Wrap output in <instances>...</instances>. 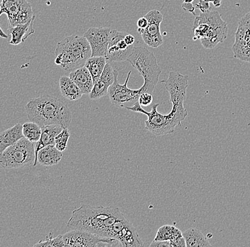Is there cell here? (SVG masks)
Here are the masks:
<instances>
[{"mask_svg":"<svg viewBox=\"0 0 250 247\" xmlns=\"http://www.w3.org/2000/svg\"><path fill=\"white\" fill-rule=\"evenodd\" d=\"M70 229L88 231L103 237L116 239L123 244L134 229L117 207H91L82 204L74 209L66 224Z\"/></svg>","mask_w":250,"mask_h":247,"instance_id":"6da1fadb","label":"cell"},{"mask_svg":"<svg viewBox=\"0 0 250 247\" xmlns=\"http://www.w3.org/2000/svg\"><path fill=\"white\" fill-rule=\"evenodd\" d=\"M25 111L29 120L41 127L57 125L68 128L72 120V112L68 106L54 96L33 98L25 106Z\"/></svg>","mask_w":250,"mask_h":247,"instance_id":"7a4b0ae2","label":"cell"},{"mask_svg":"<svg viewBox=\"0 0 250 247\" xmlns=\"http://www.w3.org/2000/svg\"><path fill=\"white\" fill-rule=\"evenodd\" d=\"M159 104H153L151 111L146 112L141 106L139 101L126 109L132 112H141L147 116L145 120V128L147 131L156 136H162L173 134L175 128L181 126V122L186 119L188 115L187 109L184 105H172L171 112L162 115L158 112Z\"/></svg>","mask_w":250,"mask_h":247,"instance_id":"3957f363","label":"cell"},{"mask_svg":"<svg viewBox=\"0 0 250 247\" xmlns=\"http://www.w3.org/2000/svg\"><path fill=\"white\" fill-rule=\"evenodd\" d=\"M55 63L66 71H74L85 67L91 57V47L85 37L70 36L63 39L56 46Z\"/></svg>","mask_w":250,"mask_h":247,"instance_id":"277c9868","label":"cell"},{"mask_svg":"<svg viewBox=\"0 0 250 247\" xmlns=\"http://www.w3.org/2000/svg\"><path fill=\"white\" fill-rule=\"evenodd\" d=\"M228 24L217 11L201 13L193 23V40H200L203 47L213 48L228 37Z\"/></svg>","mask_w":250,"mask_h":247,"instance_id":"5b68a950","label":"cell"},{"mask_svg":"<svg viewBox=\"0 0 250 247\" xmlns=\"http://www.w3.org/2000/svg\"><path fill=\"white\" fill-rule=\"evenodd\" d=\"M126 61L139 71L145 80L142 87L143 93L152 94L162 73V68L157 63L156 56L146 48L134 46Z\"/></svg>","mask_w":250,"mask_h":247,"instance_id":"8992f818","label":"cell"},{"mask_svg":"<svg viewBox=\"0 0 250 247\" xmlns=\"http://www.w3.org/2000/svg\"><path fill=\"white\" fill-rule=\"evenodd\" d=\"M35 145L23 137L0 155V166L22 168L33 165L35 160Z\"/></svg>","mask_w":250,"mask_h":247,"instance_id":"52a82bcc","label":"cell"},{"mask_svg":"<svg viewBox=\"0 0 250 247\" xmlns=\"http://www.w3.org/2000/svg\"><path fill=\"white\" fill-rule=\"evenodd\" d=\"M62 239L66 247H122L120 242L116 239L76 229H70L62 234Z\"/></svg>","mask_w":250,"mask_h":247,"instance_id":"ba28073f","label":"cell"},{"mask_svg":"<svg viewBox=\"0 0 250 247\" xmlns=\"http://www.w3.org/2000/svg\"><path fill=\"white\" fill-rule=\"evenodd\" d=\"M114 72H115V81L109 87L108 95H107L110 100L111 104L117 108L126 109L127 107H130V105L133 106L138 101L140 95L143 93V90L142 87L134 90L127 87L132 71H129L128 73L124 84H120L119 83L118 72L117 70H114Z\"/></svg>","mask_w":250,"mask_h":247,"instance_id":"9c48e42d","label":"cell"},{"mask_svg":"<svg viewBox=\"0 0 250 247\" xmlns=\"http://www.w3.org/2000/svg\"><path fill=\"white\" fill-rule=\"evenodd\" d=\"M6 14L9 26L24 24L34 17L32 7L27 0H1L0 16Z\"/></svg>","mask_w":250,"mask_h":247,"instance_id":"30bf717a","label":"cell"},{"mask_svg":"<svg viewBox=\"0 0 250 247\" xmlns=\"http://www.w3.org/2000/svg\"><path fill=\"white\" fill-rule=\"evenodd\" d=\"M232 49L235 59L250 63V12L238 22Z\"/></svg>","mask_w":250,"mask_h":247,"instance_id":"8fae6325","label":"cell"},{"mask_svg":"<svg viewBox=\"0 0 250 247\" xmlns=\"http://www.w3.org/2000/svg\"><path fill=\"white\" fill-rule=\"evenodd\" d=\"M145 17L147 19L148 25L145 29H137V32L142 36V40L148 46L158 48L164 43V39L161 34L160 25L163 21V15L158 10L148 12Z\"/></svg>","mask_w":250,"mask_h":247,"instance_id":"7c38bea8","label":"cell"},{"mask_svg":"<svg viewBox=\"0 0 250 247\" xmlns=\"http://www.w3.org/2000/svg\"><path fill=\"white\" fill-rule=\"evenodd\" d=\"M126 35L125 32L111 30L106 59L114 62L126 61L132 54L134 46H129L125 42L124 39Z\"/></svg>","mask_w":250,"mask_h":247,"instance_id":"4fadbf2b","label":"cell"},{"mask_svg":"<svg viewBox=\"0 0 250 247\" xmlns=\"http://www.w3.org/2000/svg\"><path fill=\"white\" fill-rule=\"evenodd\" d=\"M108 27H91L84 34L91 47V56H104L106 58L108 48L109 34Z\"/></svg>","mask_w":250,"mask_h":247,"instance_id":"5bb4252c","label":"cell"},{"mask_svg":"<svg viewBox=\"0 0 250 247\" xmlns=\"http://www.w3.org/2000/svg\"><path fill=\"white\" fill-rule=\"evenodd\" d=\"M166 89L169 93L170 102L184 103L187 98L188 76L176 71H170L167 81H164Z\"/></svg>","mask_w":250,"mask_h":247,"instance_id":"9a60e30c","label":"cell"},{"mask_svg":"<svg viewBox=\"0 0 250 247\" xmlns=\"http://www.w3.org/2000/svg\"><path fill=\"white\" fill-rule=\"evenodd\" d=\"M110 64H106L104 71L98 81L94 84L89 96L91 100L100 99L108 95L109 87L115 81V72Z\"/></svg>","mask_w":250,"mask_h":247,"instance_id":"2e32d148","label":"cell"},{"mask_svg":"<svg viewBox=\"0 0 250 247\" xmlns=\"http://www.w3.org/2000/svg\"><path fill=\"white\" fill-rule=\"evenodd\" d=\"M35 18V15H34L29 22L24 24L9 26L7 35L11 36V40L9 41L10 45H15V46L20 45L35 32L33 27Z\"/></svg>","mask_w":250,"mask_h":247,"instance_id":"e0dca14e","label":"cell"},{"mask_svg":"<svg viewBox=\"0 0 250 247\" xmlns=\"http://www.w3.org/2000/svg\"><path fill=\"white\" fill-rule=\"evenodd\" d=\"M62 157V152L58 150L55 145H48L39 151L33 167L37 166L38 163L44 167L54 166L61 162Z\"/></svg>","mask_w":250,"mask_h":247,"instance_id":"ac0fdd59","label":"cell"},{"mask_svg":"<svg viewBox=\"0 0 250 247\" xmlns=\"http://www.w3.org/2000/svg\"><path fill=\"white\" fill-rule=\"evenodd\" d=\"M69 77L79 87L83 94H90L93 88L94 81L90 71L85 67L70 72Z\"/></svg>","mask_w":250,"mask_h":247,"instance_id":"d6986e66","label":"cell"},{"mask_svg":"<svg viewBox=\"0 0 250 247\" xmlns=\"http://www.w3.org/2000/svg\"><path fill=\"white\" fill-rule=\"evenodd\" d=\"M62 126L51 125L42 127V135L35 145V160L39 151L48 145H55V138L62 132ZM34 160V161H35Z\"/></svg>","mask_w":250,"mask_h":247,"instance_id":"ffe728a7","label":"cell"},{"mask_svg":"<svg viewBox=\"0 0 250 247\" xmlns=\"http://www.w3.org/2000/svg\"><path fill=\"white\" fill-rule=\"evenodd\" d=\"M22 125L17 123L13 127L0 133V155L9 147L22 138Z\"/></svg>","mask_w":250,"mask_h":247,"instance_id":"44dd1931","label":"cell"},{"mask_svg":"<svg viewBox=\"0 0 250 247\" xmlns=\"http://www.w3.org/2000/svg\"><path fill=\"white\" fill-rule=\"evenodd\" d=\"M59 87L62 96L69 101H78L83 95L79 87L69 76H63L61 77Z\"/></svg>","mask_w":250,"mask_h":247,"instance_id":"7402d4cb","label":"cell"},{"mask_svg":"<svg viewBox=\"0 0 250 247\" xmlns=\"http://www.w3.org/2000/svg\"><path fill=\"white\" fill-rule=\"evenodd\" d=\"M187 244V247H211V244L203 233L195 228H190L183 232Z\"/></svg>","mask_w":250,"mask_h":247,"instance_id":"603a6c76","label":"cell"},{"mask_svg":"<svg viewBox=\"0 0 250 247\" xmlns=\"http://www.w3.org/2000/svg\"><path fill=\"white\" fill-rule=\"evenodd\" d=\"M106 58L104 56H91L87 59L85 67L93 77L94 84L98 81L106 66Z\"/></svg>","mask_w":250,"mask_h":247,"instance_id":"cb8c5ba5","label":"cell"},{"mask_svg":"<svg viewBox=\"0 0 250 247\" xmlns=\"http://www.w3.org/2000/svg\"><path fill=\"white\" fill-rule=\"evenodd\" d=\"M183 237V233L176 226L164 225L158 229L154 241H171Z\"/></svg>","mask_w":250,"mask_h":247,"instance_id":"d4e9b609","label":"cell"},{"mask_svg":"<svg viewBox=\"0 0 250 247\" xmlns=\"http://www.w3.org/2000/svg\"><path fill=\"white\" fill-rule=\"evenodd\" d=\"M23 137L32 143H37L42 135V127L34 122H29L22 125Z\"/></svg>","mask_w":250,"mask_h":247,"instance_id":"484cf974","label":"cell"},{"mask_svg":"<svg viewBox=\"0 0 250 247\" xmlns=\"http://www.w3.org/2000/svg\"><path fill=\"white\" fill-rule=\"evenodd\" d=\"M34 247H63L65 244L62 239V235H58L56 237H53V233L50 232L47 235L46 240L39 241L38 243L35 244Z\"/></svg>","mask_w":250,"mask_h":247,"instance_id":"4316f807","label":"cell"},{"mask_svg":"<svg viewBox=\"0 0 250 247\" xmlns=\"http://www.w3.org/2000/svg\"><path fill=\"white\" fill-rule=\"evenodd\" d=\"M70 136L68 128H62V132L55 138V146L60 151H64L68 148V142Z\"/></svg>","mask_w":250,"mask_h":247,"instance_id":"83f0119b","label":"cell"},{"mask_svg":"<svg viewBox=\"0 0 250 247\" xmlns=\"http://www.w3.org/2000/svg\"><path fill=\"white\" fill-rule=\"evenodd\" d=\"M142 106H148L152 104L153 96L151 93H144L140 95L138 100Z\"/></svg>","mask_w":250,"mask_h":247,"instance_id":"f1b7e54d","label":"cell"},{"mask_svg":"<svg viewBox=\"0 0 250 247\" xmlns=\"http://www.w3.org/2000/svg\"><path fill=\"white\" fill-rule=\"evenodd\" d=\"M195 7L199 9L202 13L210 11V2L206 0H200L198 3L195 4Z\"/></svg>","mask_w":250,"mask_h":247,"instance_id":"f546056e","label":"cell"},{"mask_svg":"<svg viewBox=\"0 0 250 247\" xmlns=\"http://www.w3.org/2000/svg\"><path fill=\"white\" fill-rule=\"evenodd\" d=\"M171 242V247H186L187 244H186L185 239L184 237H179V238L173 239V240L170 241Z\"/></svg>","mask_w":250,"mask_h":247,"instance_id":"4dcf8cb0","label":"cell"},{"mask_svg":"<svg viewBox=\"0 0 250 247\" xmlns=\"http://www.w3.org/2000/svg\"><path fill=\"white\" fill-rule=\"evenodd\" d=\"M147 25L148 20L145 17H141L137 21V26H138L139 29H145L147 26Z\"/></svg>","mask_w":250,"mask_h":247,"instance_id":"1f68e13d","label":"cell"},{"mask_svg":"<svg viewBox=\"0 0 250 247\" xmlns=\"http://www.w3.org/2000/svg\"><path fill=\"white\" fill-rule=\"evenodd\" d=\"M182 8L187 12L195 15V8L192 3L184 2V4H182Z\"/></svg>","mask_w":250,"mask_h":247,"instance_id":"d6a6232c","label":"cell"},{"mask_svg":"<svg viewBox=\"0 0 250 247\" xmlns=\"http://www.w3.org/2000/svg\"><path fill=\"white\" fill-rule=\"evenodd\" d=\"M125 42L128 45L131 46V45H134V42H135V39L131 34H126L124 39Z\"/></svg>","mask_w":250,"mask_h":247,"instance_id":"836d02e7","label":"cell"},{"mask_svg":"<svg viewBox=\"0 0 250 247\" xmlns=\"http://www.w3.org/2000/svg\"><path fill=\"white\" fill-rule=\"evenodd\" d=\"M206 1H209V2H212L213 3L214 5H215V7H220V4H221V0H206Z\"/></svg>","mask_w":250,"mask_h":247,"instance_id":"e575fe53","label":"cell"},{"mask_svg":"<svg viewBox=\"0 0 250 247\" xmlns=\"http://www.w3.org/2000/svg\"><path fill=\"white\" fill-rule=\"evenodd\" d=\"M0 37L4 39H8L9 36L7 35L4 32H3L2 29H1V26H0Z\"/></svg>","mask_w":250,"mask_h":247,"instance_id":"d590c367","label":"cell"},{"mask_svg":"<svg viewBox=\"0 0 250 247\" xmlns=\"http://www.w3.org/2000/svg\"><path fill=\"white\" fill-rule=\"evenodd\" d=\"M193 0H184V2L192 3Z\"/></svg>","mask_w":250,"mask_h":247,"instance_id":"8d00e7d4","label":"cell"}]
</instances>
